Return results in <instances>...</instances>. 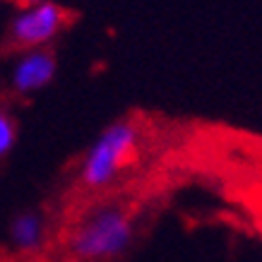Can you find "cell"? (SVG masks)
<instances>
[{"mask_svg": "<svg viewBox=\"0 0 262 262\" xmlns=\"http://www.w3.org/2000/svg\"><path fill=\"white\" fill-rule=\"evenodd\" d=\"M17 144V120L0 108V159H5Z\"/></svg>", "mask_w": 262, "mask_h": 262, "instance_id": "obj_6", "label": "cell"}, {"mask_svg": "<svg viewBox=\"0 0 262 262\" xmlns=\"http://www.w3.org/2000/svg\"><path fill=\"white\" fill-rule=\"evenodd\" d=\"M58 70V58L53 48H34L19 53L10 70V92L15 96H32L46 89Z\"/></svg>", "mask_w": 262, "mask_h": 262, "instance_id": "obj_4", "label": "cell"}, {"mask_svg": "<svg viewBox=\"0 0 262 262\" xmlns=\"http://www.w3.org/2000/svg\"><path fill=\"white\" fill-rule=\"evenodd\" d=\"M133 219L125 207L108 202L89 209L82 222L72 229L68 250L82 262L113 260L123 255L133 243Z\"/></svg>", "mask_w": 262, "mask_h": 262, "instance_id": "obj_1", "label": "cell"}, {"mask_svg": "<svg viewBox=\"0 0 262 262\" xmlns=\"http://www.w3.org/2000/svg\"><path fill=\"white\" fill-rule=\"evenodd\" d=\"M70 24V12L53 0H34L10 19L5 46L10 51H34L51 48V43Z\"/></svg>", "mask_w": 262, "mask_h": 262, "instance_id": "obj_3", "label": "cell"}, {"mask_svg": "<svg viewBox=\"0 0 262 262\" xmlns=\"http://www.w3.org/2000/svg\"><path fill=\"white\" fill-rule=\"evenodd\" d=\"M8 241L15 253L34 255L46 243V216L39 209H22L10 219Z\"/></svg>", "mask_w": 262, "mask_h": 262, "instance_id": "obj_5", "label": "cell"}, {"mask_svg": "<svg viewBox=\"0 0 262 262\" xmlns=\"http://www.w3.org/2000/svg\"><path fill=\"white\" fill-rule=\"evenodd\" d=\"M140 130L133 120H116L96 137L80 164V181L89 190L108 188L137 149Z\"/></svg>", "mask_w": 262, "mask_h": 262, "instance_id": "obj_2", "label": "cell"}]
</instances>
